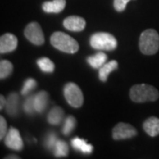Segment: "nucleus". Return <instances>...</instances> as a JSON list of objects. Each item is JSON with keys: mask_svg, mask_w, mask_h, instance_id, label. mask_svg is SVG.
<instances>
[{"mask_svg": "<svg viewBox=\"0 0 159 159\" xmlns=\"http://www.w3.org/2000/svg\"><path fill=\"white\" fill-rule=\"evenodd\" d=\"M158 97V90L148 84H136L130 89V98L134 102H154L157 101Z\"/></svg>", "mask_w": 159, "mask_h": 159, "instance_id": "1", "label": "nucleus"}, {"mask_svg": "<svg viewBox=\"0 0 159 159\" xmlns=\"http://www.w3.org/2000/svg\"><path fill=\"white\" fill-rule=\"evenodd\" d=\"M68 152L69 148L67 143L62 140H57V142L55 144V147L53 148V153L55 157H65L68 155Z\"/></svg>", "mask_w": 159, "mask_h": 159, "instance_id": "19", "label": "nucleus"}, {"mask_svg": "<svg viewBox=\"0 0 159 159\" xmlns=\"http://www.w3.org/2000/svg\"><path fill=\"white\" fill-rule=\"evenodd\" d=\"M17 46L18 39L13 34L8 33L0 37V52L2 54L15 51Z\"/></svg>", "mask_w": 159, "mask_h": 159, "instance_id": "9", "label": "nucleus"}, {"mask_svg": "<svg viewBox=\"0 0 159 159\" xmlns=\"http://www.w3.org/2000/svg\"><path fill=\"white\" fill-rule=\"evenodd\" d=\"M107 55L103 52H97V54L90 56L87 58V61L91 67L95 69H99L106 63Z\"/></svg>", "mask_w": 159, "mask_h": 159, "instance_id": "17", "label": "nucleus"}, {"mask_svg": "<svg viewBox=\"0 0 159 159\" xmlns=\"http://www.w3.org/2000/svg\"><path fill=\"white\" fill-rule=\"evenodd\" d=\"M129 1H131V0H114L113 5L115 10L119 12L125 11L126 5Z\"/></svg>", "mask_w": 159, "mask_h": 159, "instance_id": "26", "label": "nucleus"}, {"mask_svg": "<svg viewBox=\"0 0 159 159\" xmlns=\"http://www.w3.org/2000/svg\"><path fill=\"white\" fill-rule=\"evenodd\" d=\"M72 146L74 149L83 154H90L93 151V146L88 143L85 140L80 138H74L72 140Z\"/></svg>", "mask_w": 159, "mask_h": 159, "instance_id": "18", "label": "nucleus"}, {"mask_svg": "<svg viewBox=\"0 0 159 159\" xmlns=\"http://www.w3.org/2000/svg\"><path fill=\"white\" fill-rule=\"evenodd\" d=\"M19 108H20V97L17 93L12 92L9 94L6 99V113L11 117H16L19 113Z\"/></svg>", "mask_w": 159, "mask_h": 159, "instance_id": "11", "label": "nucleus"}, {"mask_svg": "<svg viewBox=\"0 0 159 159\" xmlns=\"http://www.w3.org/2000/svg\"><path fill=\"white\" fill-rule=\"evenodd\" d=\"M12 64L8 60H1L0 62V79H6L12 73Z\"/></svg>", "mask_w": 159, "mask_h": 159, "instance_id": "21", "label": "nucleus"}, {"mask_svg": "<svg viewBox=\"0 0 159 159\" xmlns=\"http://www.w3.org/2000/svg\"><path fill=\"white\" fill-rule=\"evenodd\" d=\"M57 142V135L55 133H50L44 139V146L47 149H51L55 147V144Z\"/></svg>", "mask_w": 159, "mask_h": 159, "instance_id": "25", "label": "nucleus"}, {"mask_svg": "<svg viewBox=\"0 0 159 159\" xmlns=\"http://www.w3.org/2000/svg\"><path fill=\"white\" fill-rule=\"evenodd\" d=\"M49 102V95L46 91H40L34 97V104L35 112L43 113L47 108Z\"/></svg>", "mask_w": 159, "mask_h": 159, "instance_id": "13", "label": "nucleus"}, {"mask_svg": "<svg viewBox=\"0 0 159 159\" xmlns=\"http://www.w3.org/2000/svg\"><path fill=\"white\" fill-rule=\"evenodd\" d=\"M76 125V119L73 116H68L65 122L62 127V133L65 135H69L72 134V132L74 130Z\"/></svg>", "mask_w": 159, "mask_h": 159, "instance_id": "22", "label": "nucleus"}, {"mask_svg": "<svg viewBox=\"0 0 159 159\" xmlns=\"http://www.w3.org/2000/svg\"><path fill=\"white\" fill-rule=\"evenodd\" d=\"M0 102H1V104H0V110H3L4 108H6V99L5 98V97H4L3 95L0 96Z\"/></svg>", "mask_w": 159, "mask_h": 159, "instance_id": "28", "label": "nucleus"}, {"mask_svg": "<svg viewBox=\"0 0 159 159\" xmlns=\"http://www.w3.org/2000/svg\"><path fill=\"white\" fill-rule=\"evenodd\" d=\"M64 115H65V112L63 109L58 106H55L49 111L48 116H47V120L51 125H59L64 119Z\"/></svg>", "mask_w": 159, "mask_h": 159, "instance_id": "16", "label": "nucleus"}, {"mask_svg": "<svg viewBox=\"0 0 159 159\" xmlns=\"http://www.w3.org/2000/svg\"><path fill=\"white\" fill-rule=\"evenodd\" d=\"M5 144L6 147L13 150L20 151L23 148L24 144H23L22 138L20 136L19 130L15 127L11 126L8 129V132L5 136Z\"/></svg>", "mask_w": 159, "mask_h": 159, "instance_id": "8", "label": "nucleus"}, {"mask_svg": "<svg viewBox=\"0 0 159 159\" xmlns=\"http://www.w3.org/2000/svg\"><path fill=\"white\" fill-rule=\"evenodd\" d=\"M118 62L116 60H111L110 62L105 63L102 67L99 68V72H98V75H99V79L102 82L107 81L109 74L111 72L115 71L116 69H118Z\"/></svg>", "mask_w": 159, "mask_h": 159, "instance_id": "15", "label": "nucleus"}, {"mask_svg": "<svg viewBox=\"0 0 159 159\" xmlns=\"http://www.w3.org/2000/svg\"><path fill=\"white\" fill-rule=\"evenodd\" d=\"M140 50L145 55H154L159 50V34L155 29L143 31L139 40Z\"/></svg>", "mask_w": 159, "mask_h": 159, "instance_id": "3", "label": "nucleus"}, {"mask_svg": "<svg viewBox=\"0 0 159 159\" xmlns=\"http://www.w3.org/2000/svg\"><path fill=\"white\" fill-rule=\"evenodd\" d=\"M143 129L149 136L155 137L159 134V119L150 117L143 123Z\"/></svg>", "mask_w": 159, "mask_h": 159, "instance_id": "14", "label": "nucleus"}, {"mask_svg": "<svg viewBox=\"0 0 159 159\" xmlns=\"http://www.w3.org/2000/svg\"><path fill=\"white\" fill-rule=\"evenodd\" d=\"M89 43L93 49L99 51H113L118 47L117 39L111 34L105 32L92 34Z\"/></svg>", "mask_w": 159, "mask_h": 159, "instance_id": "4", "label": "nucleus"}, {"mask_svg": "<svg viewBox=\"0 0 159 159\" xmlns=\"http://www.w3.org/2000/svg\"><path fill=\"white\" fill-rule=\"evenodd\" d=\"M64 95L66 102L74 108H79L84 101L83 94L79 86L73 82H69L64 88Z\"/></svg>", "mask_w": 159, "mask_h": 159, "instance_id": "5", "label": "nucleus"}, {"mask_svg": "<svg viewBox=\"0 0 159 159\" xmlns=\"http://www.w3.org/2000/svg\"><path fill=\"white\" fill-rule=\"evenodd\" d=\"M6 159H12V158H16V159H19L20 157H17V156H14V155H11V156H9V157H6Z\"/></svg>", "mask_w": 159, "mask_h": 159, "instance_id": "29", "label": "nucleus"}, {"mask_svg": "<svg viewBox=\"0 0 159 159\" xmlns=\"http://www.w3.org/2000/svg\"><path fill=\"white\" fill-rule=\"evenodd\" d=\"M63 25L66 29L74 32L82 31L86 27V20L80 16H69L63 21Z\"/></svg>", "mask_w": 159, "mask_h": 159, "instance_id": "10", "label": "nucleus"}, {"mask_svg": "<svg viewBox=\"0 0 159 159\" xmlns=\"http://www.w3.org/2000/svg\"><path fill=\"white\" fill-rule=\"evenodd\" d=\"M51 45L57 50L66 53L74 54L79 50V43L77 41L63 32H55L51 37Z\"/></svg>", "mask_w": 159, "mask_h": 159, "instance_id": "2", "label": "nucleus"}, {"mask_svg": "<svg viewBox=\"0 0 159 159\" xmlns=\"http://www.w3.org/2000/svg\"><path fill=\"white\" fill-rule=\"evenodd\" d=\"M34 95H30L27 97V99L25 100L24 104H23V109L25 111V112L29 115H32L35 112L34 104Z\"/></svg>", "mask_w": 159, "mask_h": 159, "instance_id": "24", "label": "nucleus"}, {"mask_svg": "<svg viewBox=\"0 0 159 159\" xmlns=\"http://www.w3.org/2000/svg\"><path fill=\"white\" fill-rule=\"evenodd\" d=\"M137 135V130L133 125L126 123H119L112 130V138L115 141L130 139Z\"/></svg>", "mask_w": 159, "mask_h": 159, "instance_id": "7", "label": "nucleus"}, {"mask_svg": "<svg viewBox=\"0 0 159 159\" xmlns=\"http://www.w3.org/2000/svg\"><path fill=\"white\" fill-rule=\"evenodd\" d=\"M24 34L26 38L34 45H42L44 43V35L42 28L37 22H31L26 27Z\"/></svg>", "mask_w": 159, "mask_h": 159, "instance_id": "6", "label": "nucleus"}, {"mask_svg": "<svg viewBox=\"0 0 159 159\" xmlns=\"http://www.w3.org/2000/svg\"><path fill=\"white\" fill-rule=\"evenodd\" d=\"M66 5V0H51L43 4V10L46 13H59L65 9Z\"/></svg>", "mask_w": 159, "mask_h": 159, "instance_id": "12", "label": "nucleus"}, {"mask_svg": "<svg viewBox=\"0 0 159 159\" xmlns=\"http://www.w3.org/2000/svg\"><path fill=\"white\" fill-rule=\"evenodd\" d=\"M8 132L7 129V123L6 120L3 116L0 117V139L3 140L5 139V136Z\"/></svg>", "mask_w": 159, "mask_h": 159, "instance_id": "27", "label": "nucleus"}, {"mask_svg": "<svg viewBox=\"0 0 159 159\" xmlns=\"http://www.w3.org/2000/svg\"><path fill=\"white\" fill-rule=\"evenodd\" d=\"M37 66L43 73H53L55 69V65L50 58L43 57L37 60Z\"/></svg>", "mask_w": 159, "mask_h": 159, "instance_id": "20", "label": "nucleus"}, {"mask_svg": "<svg viewBox=\"0 0 159 159\" xmlns=\"http://www.w3.org/2000/svg\"><path fill=\"white\" fill-rule=\"evenodd\" d=\"M37 83L36 80L33 78H29L25 80L24 85L21 89V95L22 96H28L29 93H31V91L34 90V89L36 87Z\"/></svg>", "mask_w": 159, "mask_h": 159, "instance_id": "23", "label": "nucleus"}]
</instances>
